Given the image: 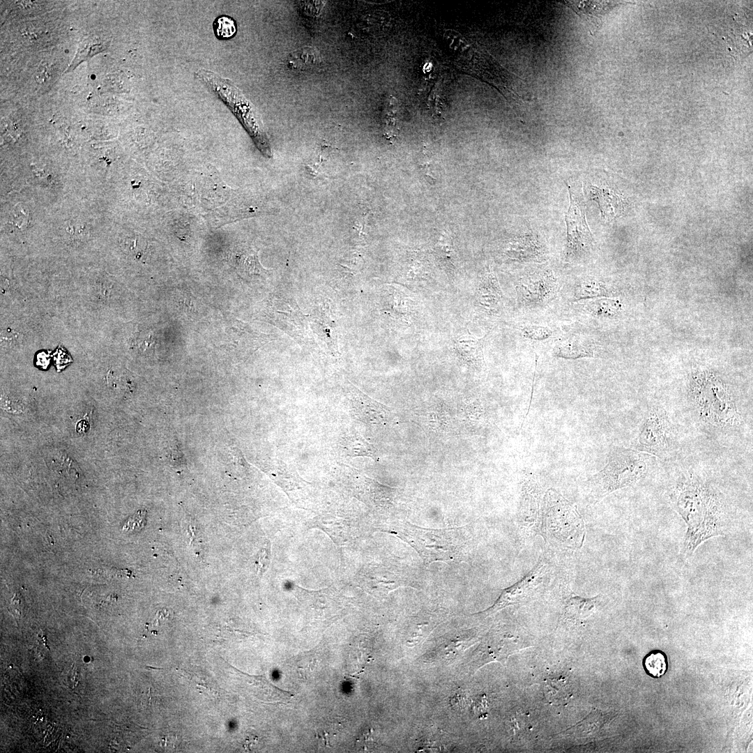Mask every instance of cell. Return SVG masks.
Returning a JSON list of instances; mask_svg holds the SVG:
<instances>
[{"instance_id":"26","label":"cell","mask_w":753,"mask_h":753,"mask_svg":"<svg viewBox=\"0 0 753 753\" xmlns=\"http://www.w3.org/2000/svg\"><path fill=\"white\" fill-rule=\"evenodd\" d=\"M520 331L526 339L543 341L552 338L554 335L552 328L539 324H525L522 326Z\"/></svg>"},{"instance_id":"4","label":"cell","mask_w":753,"mask_h":753,"mask_svg":"<svg viewBox=\"0 0 753 753\" xmlns=\"http://www.w3.org/2000/svg\"><path fill=\"white\" fill-rule=\"evenodd\" d=\"M195 77L229 108L262 155L272 158L271 146L261 119L243 92L229 79L207 69L197 70Z\"/></svg>"},{"instance_id":"17","label":"cell","mask_w":753,"mask_h":753,"mask_svg":"<svg viewBox=\"0 0 753 753\" xmlns=\"http://www.w3.org/2000/svg\"><path fill=\"white\" fill-rule=\"evenodd\" d=\"M595 347L579 335H571L559 341L554 347V356L565 359L591 358L595 356Z\"/></svg>"},{"instance_id":"19","label":"cell","mask_w":753,"mask_h":753,"mask_svg":"<svg viewBox=\"0 0 753 753\" xmlns=\"http://www.w3.org/2000/svg\"><path fill=\"white\" fill-rule=\"evenodd\" d=\"M479 303L489 311H497L502 305L503 294L494 274L487 271L482 277L478 290Z\"/></svg>"},{"instance_id":"28","label":"cell","mask_w":753,"mask_h":753,"mask_svg":"<svg viewBox=\"0 0 753 753\" xmlns=\"http://www.w3.org/2000/svg\"><path fill=\"white\" fill-rule=\"evenodd\" d=\"M438 248H439V253L441 254V255L443 256L444 259H446V260L448 261L450 263V264L452 265L453 264V262H452L453 259L452 258H453L454 251H453V249H452V247L451 244L448 243V239L444 238V239H442L441 241H440L438 243Z\"/></svg>"},{"instance_id":"13","label":"cell","mask_w":753,"mask_h":753,"mask_svg":"<svg viewBox=\"0 0 753 753\" xmlns=\"http://www.w3.org/2000/svg\"><path fill=\"white\" fill-rule=\"evenodd\" d=\"M544 494L537 481L531 478L524 480L522 485L519 513L520 519L526 526L538 524L540 521Z\"/></svg>"},{"instance_id":"22","label":"cell","mask_w":753,"mask_h":753,"mask_svg":"<svg viewBox=\"0 0 753 753\" xmlns=\"http://www.w3.org/2000/svg\"><path fill=\"white\" fill-rule=\"evenodd\" d=\"M621 307L619 301L609 298L595 299L584 305V309L592 315L605 317L615 316Z\"/></svg>"},{"instance_id":"29","label":"cell","mask_w":753,"mask_h":753,"mask_svg":"<svg viewBox=\"0 0 753 753\" xmlns=\"http://www.w3.org/2000/svg\"><path fill=\"white\" fill-rule=\"evenodd\" d=\"M50 76L48 68L46 65L43 64L38 69V72L36 75V79L39 83H43L48 79Z\"/></svg>"},{"instance_id":"10","label":"cell","mask_w":753,"mask_h":753,"mask_svg":"<svg viewBox=\"0 0 753 753\" xmlns=\"http://www.w3.org/2000/svg\"><path fill=\"white\" fill-rule=\"evenodd\" d=\"M558 289L559 282L549 269L522 277L516 286L518 301L530 308L548 304L556 297Z\"/></svg>"},{"instance_id":"15","label":"cell","mask_w":753,"mask_h":753,"mask_svg":"<svg viewBox=\"0 0 753 753\" xmlns=\"http://www.w3.org/2000/svg\"><path fill=\"white\" fill-rule=\"evenodd\" d=\"M560 3L570 8L589 26L594 33L601 24L602 16L617 4L611 2L590 1H564Z\"/></svg>"},{"instance_id":"6","label":"cell","mask_w":753,"mask_h":753,"mask_svg":"<svg viewBox=\"0 0 753 753\" xmlns=\"http://www.w3.org/2000/svg\"><path fill=\"white\" fill-rule=\"evenodd\" d=\"M540 522L543 535L556 544L580 547L584 538V522L575 506L553 489L544 494Z\"/></svg>"},{"instance_id":"11","label":"cell","mask_w":753,"mask_h":753,"mask_svg":"<svg viewBox=\"0 0 753 753\" xmlns=\"http://www.w3.org/2000/svg\"><path fill=\"white\" fill-rule=\"evenodd\" d=\"M529 646L519 638L492 635L479 647L476 665L480 667L494 661L503 664L510 655Z\"/></svg>"},{"instance_id":"14","label":"cell","mask_w":753,"mask_h":753,"mask_svg":"<svg viewBox=\"0 0 753 753\" xmlns=\"http://www.w3.org/2000/svg\"><path fill=\"white\" fill-rule=\"evenodd\" d=\"M351 395L355 406L362 420L373 424L386 425L393 419V414L384 406L370 399L358 389L351 386Z\"/></svg>"},{"instance_id":"24","label":"cell","mask_w":753,"mask_h":753,"mask_svg":"<svg viewBox=\"0 0 753 753\" xmlns=\"http://www.w3.org/2000/svg\"><path fill=\"white\" fill-rule=\"evenodd\" d=\"M546 695L554 703H564L571 695L564 677L547 680L545 683Z\"/></svg>"},{"instance_id":"1","label":"cell","mask_w":753,"mask_h":753,"mask_svg":"<svg viewBox=\"0 0 753 753\" xmlns=\"http://www.w3.org/2000/svg\"><path fill=\"white\" fill-rule=\"evenodd\" d=\"M672 507L687 525L680 552L687 561L706 540L724 535L729 524V505L711 481L693 471L681 472L669 491Z\"/></svg>"},{"instance_id":"20","label":"cell","mask_w":753,"mask_h":753,"mask_svg":"<svg viewBox=\"0 0 753 753\" xmlns=\"http://www.w3.org/2000/svg\"><path fill=\"white\" fill-rule=\"evenodd\" d=\"M643 667L648 676L660 678L668 669L667 655L662 651L653 650L644 657Z\"/></svg>"},{"instance_id":"23","label":"cell","mask_w":753,"mask_h":753,"mask_svg":"<svg viewBox=\"0 0 753 753\" xmlns=\"http://www.w3.org/2000/svg\"><path fill=\"white\" fill-rule=\"evenodd\" d=\"M319 59V54L314 49L305 47L290 54L288 66L296 69L311 68L318 63Z\"/></svg>"},{"instance_id":"18","label":"cell","mask_w":753,"mask_h":753,"mask_svg":"<svg viewBox=\"0 0 753 753\" xmlns=\"http://www.w3.org/2000/svg\"><path fill=\"white\" fill-rule=\"evenodd\" d=\"M458 356L467 365L481 370L485 367L482 341L471 335H464L455 344Z\"/></svg>"},{"instance_id":"21","label":"cell","mask_w":753,"mask_h":753,"mask_svg":"<svg viewBox=\"0 0 753 753\" xmlns=\"http://www.w3.org/2000/svg\"><path fill=\"white\" fill-rule=\"evenodd\" d=\"M609 294L605 285L593 278H585L576 285L574 292L575 301L588 299L598 296H607Z\"/></svg>"},{"instance_id":"25","label":"cell","mask_w":753,"mask_h":753,"mask_svg":"<svg viewBox=\"0 0 753 753\" xmlns=\"http://www.w3.org/2000/svg\"><path fill=\"white\" fill-rule=\"evenodd\" d=\"M215 37L219 40H228L233 38L237 31L236 23L229 15L218 16L213 23Z\"/></svg>"},{"instance_id":"16","label":"cell","mask_w":753,"mask_h":753,"mask_svg":"<svg viewBox=\"0 0 753 753\" xmlns=\"http://www.w3.org/2000/svg\"><path fill=\"white\" fill-rule=\"evenodd\" d=\"M598 596L586 598L575 594L571 590L565 595L563 604L564 619L577 623L591 616L595 608Z\"/></svg>"},{"instance_id":"5","label":"cell","mask_w":753,"mask_h":753,"mask_svg":"<svg viewBox=\"0 0 753 753\" xmlns=\"http://www.w3.org/2000/svg\"><path fill=\"white\" fill-rule=\"evenodd\" d=\"M397 534L429 565L459 559L465 547L464 527L427 528L408 522L399 524Z\"/></svg>"},{"instance_id":"9","label":"cell","mask_w":753,"mask_h":753,"mask_svg":"<svg viewBox=\"0 0 753 753\" xmlns=\"http://www.w3.org/2000/svg\"><path fill=\"white\" fill-rule=\"evenodd\" d=\"M570 205L565 216L567 241L565 257L568 262L581 260L593 246V236L587 225L582 195L568 185Z\"/></svg>"},{"instance_id":"7","label":"cell","mask_w":753,"mask_h":753,"mask_svg":"<svg viewBox=\"0 0 753 753\" xmlns=\"http://www.w3.org/2000/svg\"><path fill=\"white\" fill-rule=\"evenodd\" d=\"M676 448L677 434L667 411L659 405L650 406L632 448L663 459L671 455Z\"/></svg>"},{"instance_id":"27","label":"cell","mask_w":753,"mask_h":753,"mask_svg":"<svg viewBox=\"0 0 753 753\" xmlns=\"http://www.w3.org/2000/svg\"><path fill=\"white\" fill-rule=\"evenodd\" d=\"M466 697L460 689L455 690L450 697V704L453 709L462 710L466 706Z\"/></svg>"},{"instance_id":"2","label":"cell","mask_w":753,"mask_h":753,"mask_svg":"<svg viewBox=\"0 0 753 753\" xmlns=\"http://www.w3.org/2000/svg\"><path fill=\"white\" fill-rule=\"evenodd\" d=\"M687 400L696 419L710 432L731 433L745 423L733 389L710 369H697L691 372Z\"/></svg>"},{"instance_id":"12","label":"cell","mask_w":753,"mask_h":753,"mask_svg":"<svg viewBox=\"0 0 753 753\" xmlns=\"http://www.w3.org/2000/svg\"><path fill=\"white\" fill-rule=\"evenodd\" d=\"M505 253L519 262H542L547 257V250L536 234L528 233L510 241Z\"/></svg>"},{"instance_id":"3","label":"cell","mask_w":753,"mask_h":753,"mask_svg":"<svg viewBox=\"0 0 753 753\" xmlns=\"http://www.w3.org/2000/svg\"><path fill=\"white\" fill-rule=\"evenodd\" d=\"M646 456L632 448H611L606 465L586 481L589 501L596 503L615 491L637 484L647 473Z\"/></svg>"},{"instance_id":"8","label":"cell","mask_w":753,"mask_h":753,"mask_svg":"<svg viewBox=\"0 0 753 753\" xmlns=\"http://www.w3.org/2000/svg\"><path fill=\"white\" fill-rule=\"evenodd\" d=\"M552 568L550 561L542 555L536 565L523 578L502 591L492 606L476 614L487 616L506 607L530 601L548 583Z\"/></svg>"}]
</instances>
